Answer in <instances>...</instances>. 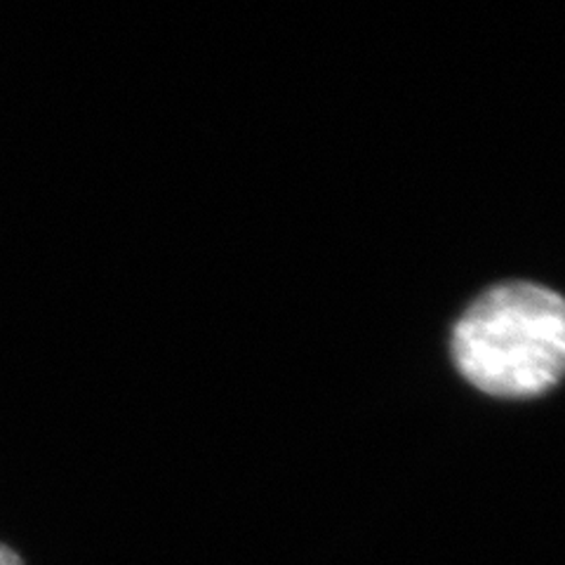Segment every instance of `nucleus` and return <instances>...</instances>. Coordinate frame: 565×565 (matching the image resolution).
Wrapping results in <instances>:
<instances>
[{"instance_id": "1", "label": "nucleus", "mask_w": 565, "mask_h": 565, "mask_svg": "<svg viewBox=\"0 0 565 565\" xmlns=\"http://www.w3.org/2000/svg\"><path fill=\"white\" fill-rule=\"evenodd\" d=\"M452 356L490 396L544 394L565 375V299L535 282L483 292L455 326Z\"/></svg>"}, {"instance_id": "2", "label": "nucleus", "mask_w": 565, "mask_h": 565, "mask_svg": "<svg viewBox=\"0 0 565 565\" xmlns=\"http://www.w3.org/2000/svg\"><path fill=\"white\" fill-rule=\"evenodd\" d=\"M0 565H22V561L6 544H0Z\"/></svg>"}]
</instances>
